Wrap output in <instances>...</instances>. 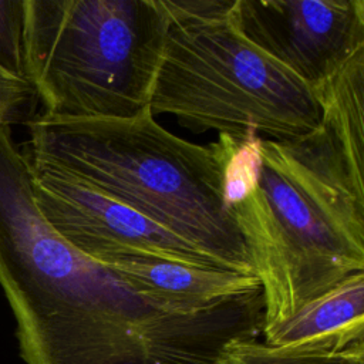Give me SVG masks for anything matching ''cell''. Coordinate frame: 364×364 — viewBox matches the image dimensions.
Returning <instances> with one entry per match:
<instances>
[{"label":"cell","instance_id":"obj_1","mask_svg":"<svg viewBox=\"0 0 364 364\" xmlns=\"http://www.w3.org/2000/svg\"><path fill=\"white\" fill-rule=\"evenodd\" d=\"M0 286L26 364H222L264 328L262 287L185 311L77 250L41 215L17 151L0 152Z\"/></svg>","mask_w":364,"mask_h":364},{"label":"cell","instance_id":"obj_2","mask_svg":"<svg viewBox=\"0 0 364 364\" xmlns=\"http://www.w3.org/2000/svg\"><path fill=\"white\" fill-rule=\"evenodd\" d=\"M317 95L320 125L260 138L253 185L229 205L262 284L264 328L364 273V48Z\"/></svg>","mask_w":364,"mask_h":364},{"label":"cell","instance_id":"obj_3","mask_svg":"<svg viewBox=\"0 0 364 364\" xmlns=\"http://www.w3.org/2000/svg\"><path fill=\"white\" fill-rule=\"evenodd\" d=\"M21 152L149 218L223 269L255 274L226 200V168L245 139L198 145L161 127L146 107L132 118L37 115ZM256 135V134H255Z\"/></svg>","mask_w":364,"mask_h":364},{"label":"cell","instance_id":"obj_4","mask_svg":"<svg viewBox=\"0 0 364 364\" xmlns=\"http://www.w3.org/2000/svg\"><path fill=\"white\" fill-rule=\"evenodd\" d=\"M169 18L161 0H24V71L58 119L149 107Z\"/></svg>","mask_w":364,"mask_h":364},{"label":"cell","instance_id":"obj_5","mask_svg":"<svg viewBox=\"0 0 364 364\" xmlns=\"http://www.w3.org/2000/svg\"><path fill=\"white\" fill-rule=\"evenodd\" d=\"M149 108L235 139H294L323 118L317 92L247 41L230 13L169 26Z\"/></svg>","mask_w":364,"mask_h":364},{"label":"cell","instance_id":"obj_6","mask_svg":"<svg viewBox=\"0 0 364 364\" xmlns=\"http://www.w3.org/2000/svg\"><path fill=\"white\" fill-rule=\"evenodd\" d=\"M27 164L41 215L61 237L92 260L102 263L138 256L223 269L195 245L129 206L60 171Z\"/></svg>","mask_w":364,"mask_h":364},{"label":"cell","instance_id":"obj_7","mask_svg":"<svg viewBox=\"0 0 364 364\" xmlns=\"http://www.w3.org/2000/svg\"><path fill=\"white\" fill-rule=\"evenodd\" d=\"M230 17L316 92L364 48V0H235Z\"/></svg>","mask_w":364,"mask_h":364},{"label":"cell","instance_id":"obj_8","mask_svg":"<svg viewBox=\"0 0 364 364\" xmlns=\"http://www.w3.org/2000/svg\"><path fill=\"white\" fill-rule=\"evenodd\" d=\"M141 293L185 311H200L216 303L262 287L256 274L199 267L155 257L124 256L102 262Z\"/></svg>","mask_w":364,"mask_h":364},{"label":"cell","instance_id":"obj_9","mask_svg":"<svg viewBox=\"0 0 364 364\" xmlns=\"http://www.w3.org/2000/svg\"><path fill=\"white\" fill-rule=\"evenodd\" d=\"M364 327V273H355L263 330L264 344L287 346Z\"/></svg>","mask_w":364,"mask_h":364},{"label":"cell","instance_id":"obj_10","mask_svg":"<svg viewBox=\"0 0 364 364\" xmlns=\"http://www.w3.org/2000/svg\"><path fill=\"white\" fill-rule=\"evenodd\" d=\"M222 364H364V327L287 346L236 341L225 350Z\"/></svg>","mask_w":364,"mask_h":364},{"label":"cell","instance_id":"obj_11","mask_svg":"<svg viewBox=\"0 0 364 364\" xmlns=\"http://www.w3.org/2000/svg\"><path fill=\"white\" fill-rule=\"evenodd\" d=\"M24 0H0V68L17 78L24 71Z\"/></svg>","mask_w":364,"mask_h":364},{"label":"cell","instance_id":"obj_12","mask_svg":"<svg viewBox=\"0 0 364 364\" xmlns=\"http://www.w3.org/2000/svg\"><path fill=\"white\" fill-rule=\"evenodd\" d=\"M38 95L30 81L0 68V127L28 125L37 117Z\"/></svg>","mask_w":364,"mask_h":364},{"label":"cell","instance_id":"obj_13","mask_svg":"<svg viewBox=\"0 0 364 364\" xmlns=\"http://www.w3.org/2000/svg\"><path fill=\"white\" fill-rule=\"evenodd\" d=\"M171 24L229 14L235 0H161Z\"/></svg>","mask_w":364,"mask_h":364}]
</instances>
